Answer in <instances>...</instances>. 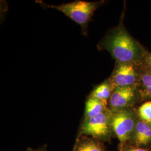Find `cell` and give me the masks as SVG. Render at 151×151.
<instances>
[{"label":"cell","instance_id":"5bb4252c","mask_svg":"<svg viewBox=\"0 0 151 151\" xmlns=\"http://www.w3.org/2000/svg\"><path fill=\"white\" fill-rule=\"evenodd\" d=\"M125 151H148L143 148H131L126 150Z\"/></svg>","mask_w":151,"mask_h":151},{"label":"cell","instance_id":"7a4b0ae2","mask_svg":"<svg viewBox=\"0 0 151 151\" xmlns=\"http://www.w3.org/2000/svg\"><path fill=\"white\" fill-rule=\"evenodd\" d=\"M39 3L44 8L54 9L63 12L81 26L85 35L87 34L88 24L91 21L95 11L100 5V2H88L80 0L60 5H47L42 2Z\"/></svg>","mask_w":151,"mask_h":151},{"label":"cell","instance_id":"30bf717a","mask_svg":"<svg viewBox=\"0 0 151 151\" xmlns=\"http://www.w3.org/2000/svg\"><path fill=\"white\" fill-rule=\"evenodd\" d=\"M142 70V67L140 79L137 88L141 97L145 99H151V74L144 67V70Z\"/></svg>","mask_w":151,"mask_h":151},{"label":"cell","instance_id":"8fae6325","mask_svg":"<svg viewBox=\"0 0 151 151\" xmlns=\"http://www.w3.org/2000/svg\"><path fill=\"white\" fill-rule=\"evenodd\" d=\"M113 90V87L107 80L96 87L92 91L89 97L108 101Z\"/></svg>","mask_w":151,"mask_h":151},{"label":"cell","instance_id":"ba28073f","mask_svg":"<svg viewBox=\"0 0 151 151\" xmlns=\"http://www.w3.org/2000/svg\"><path fill=\"white\" fill-rule=\"evenodd\" d=\"M108 108V101L88 97L85 104L83 120H86L96 116L105 111Z\"/></svg>","mask_w":151,"mask_h":151},{"label":"cell","instance_id":"5b68a950","mask_svg":"<svg viewBox=\"0 0 151 151\" xmlns=\"http://www.w3.org/2000/svg\"><path fill=\"white\" fill-rule=\"evenodd\" d=\"M136 123L134 113L130 108L112 111V131L122 144L126 143L133 136Z\"/></svg>","mask_w":151,"mask_h":151},{"label":"cell","instance_id":"7c38bea8","mask_svg":"<svg viewBox=\"0 0 151 151\" xmlns=\"http://www.w3.org/2000/svg\"><path fill=\"white\" fill-rule=\"evenodd\" d=\"M140 120L148 124H151V101L142 104L138 110Z\"/></svg>","mask_w":151,"mask_h":151},{"label":"cell","instance_id":"4fadbf2b","mask_svg":"<svg viewBox=\"0 0 151 151\" xmlns=\"http://www.w3.org/2000/svg\"><path fill=\"white\" fill-rule=\"evenodd\" d=\"M142 65L146 70L151 74V53L145 54L142 60Z\"/></svg>","mask_w":151,"mask_h":151},{"label":"cell","instance_id":"52a82bcc","mask_svg":"<svg viewBox=\"0 0 151 151\" xmlns=\"http://www.w3.org/2000/svg\"><path fill=\"white\" fill-rule=\"evenodd\" d=\"M133 137L137 146H147L151 143V124L140 119L137 121Z\"/></svg>","mask_w":151,"mask_h":151},{"label":"cell","instance_id":"3957f363","mask_svg":"<svg viewBox=\"0 0 151 151\" xmlns=\"http://www.w3.org/2000/svg\"><path fill=\"white\" fill-rule=\"evenodd\" d=\"M112 111L108 108L103 113L82 120L77 137L88 136L98 140H108L113 133L111 119Z\"/></svg>","mask_w":151,"mask_h":151},{"label":"cell","instance_id":"9c48e42d","mask_svg":"<svg viewBox=\"0 0 151 151\" xmlns=\"http://www.w3.org/2000/svg\"><path fill=\"white\" fill-rule=\"evenodd\" d=\"M73 151H105L99 140L88 136L77 137Z\"/></svg>","mask_w":151,"mask_h":151},{"label":"cell","instance_id":"9a60e30c","mask_svg":"<svg viewBox=\"0 0 151 151\" xmlns=\"http://www.w3.org/2000/svg\"><path fill=\"white\" fill-rule=\"evenodd\" d=\"M26 151H47V150L46 147L44 146V147H41L40 148L37 149V150H32V148H28Z\"/></svg>","mask_w":151,"mask_h":151},{"label":"cell","instance_id":"6da1fadb","mask_svg":"<svg viewBox=\"0 0 151 151\" xmlns=\"http://www.w3.org/2000/svg\"><path fill=\"white\" fill-rule=\"evenodd\" d=\"M97 47L100 50L108 51L116 63L142 62L146 54L122 25L111 30Z\"/></svg>","mask_w":151,"mask_h":151},{"label":"cell","instance_id":"277c9868","mask_svg":"<svg viewBox=\"0 0 151 151\" xmlns=\"http://www.w3.org/2000/svg\"><path fill=\"white\" fill-rule=\"evenodd\" d=\"M142 67V62L116 63L108 81L113 90L117 87H137L140 79Z\"/></svg>","mask_w":151,"mask_h":151},{"label":"cell","instance_id":"8992f818","mask_svg":"<svg viewBox=\"0 0 151 151\" xmlns=\"http://www.w3.org/2000/svg\"><path fill=\"white\" fill-rule=\"evenodd\" d=\"M138 90L135 87H117L112 92L108 101V107L112 111L129 108L137 97Z\"/></svg>","mask_w":151,"mask_h":151},{"label":"cell","instance_id":"2e32d148","mask_svg":"<svg viewBox=\"0 0 151 151\" xmlns=\"http://www.w3.org/2000/svg\"></svg>","mask_w":151,"mask_h":151}]
</instances>
